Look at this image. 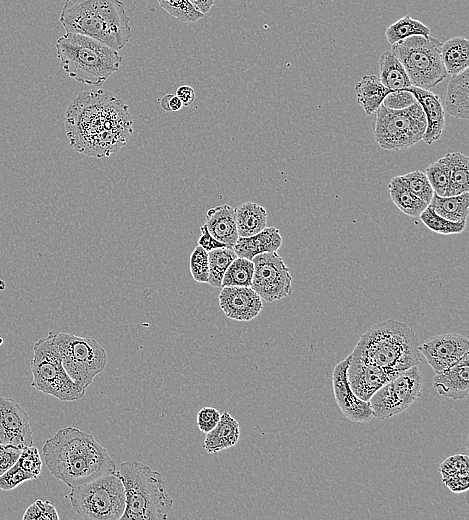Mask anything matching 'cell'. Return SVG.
I'll use <instances>...</instances> for the list:
<instances>
[{
	"mask_svg": "<svg viewBox=\"0 0 469 520\" xmlns=\"http://www.w3.org/2000/svg\"><path fill=\"white\" fill-rule=\"evenodd\" d=\"M64 369L81 388L87 389L107 364L106 350L92 337L50 331Z\"/></svg>",
	"mask_w": 469,
	"mask_h": 520,
	"instance_id": "8fae6325",
	"label": "cell"
},
{
	"mask_svg": "<svg viewBox=\"0 0 469 520\" xmlns=\"http://www.w3.org/2000/svg\"><path fill=\"white\" fill-rule=\"evenodd\" d=\"M433 387L443 397L459 400L469 392V353L454 365L435 373Z\"/></svg>",
	"mask_w": 469,
	"mask_h": 520,
	"instance_id": "d6986e66",
	"label": "cell"
},
{
	"mask_svg": "<svg viewBox=\"0 0 469 520\" xmlns=\"http://www.w3.org/2000/svg\"><path fill=\"white\" fill-rule=\"evenodd\" d=\"M65 498L85 520H119L125 509L124 486L117 470L71 487Z\"/></svg>",
	"mask_w": 469,
	"mask_h": 520,
	"instance_id": "52a82bcc",
	"label": "cell"
},
{
	"mask_svg": "<svg viewBox=\"0 0 469 520\" xmlns=\"http://www.w3.org/2000/svg\"><path fill=\"white\" fill-rule=\"evenodd\" d=\"M239 237H249L267 227V211L255 202L248 201L235 208Z\"/></svg>",
	"mask_w": 469,
	"mask_h": 520,
	"instance_id": "4316f807",
	"label": "cell"
},
{
	"mask_svg": "<svg viewBox=\"0 0 469 520\" xmlns=\"http://www.w3.org/2000/svg\"><path fill=\"white\" fill-rule=\"evenodd\" d=\"M441 42L432 36H412L392 44L391 52L403 65L412 86L430 90L447 72L440 55Z\"/></svg>",
	"mask_w": 469,
	"mask_h": 520,
	"instance_id": "ba28073f",
	"label": "cell"
},
{
	"mask_svg": "<svg viewBox=\"0 0 469 520\" xmlns=\"http://www.w3.org/2000/svg\"><path fill=\"white\" fill-rule=\"evenodd\" d=\"M440 55L447 74L456 75L469 66V40L456 36L441 43Z\"/></svg>",
	"mask_w": 469,
	"mask_h": 520,
	"instance_id": "484cf974",
	"label": "cell"
},
{
	"mask_svg": "<svg viewBox=\"0 0 469 520\" xmlns=\"http://www.w3.org/2000/svg\"><path fill=\"white\" fill-rule=\"evenodd\" d=\"M16 463L26 472L32 474L36 478L42 470V460L37 448L33 445L21 449L20 455Z\"/></svg>",
	"mask_w": 469,
	"mask_h": 520,
	"instance_id": "60d3db41",
	"label": "cell"
},
{
	"mask_svg": "<svg viewBox=\"0 0 469 520\" xmlns=\"http://www.w3.org/2000/svg\"><path fill=\"white\" fill-rule=\"evenodd\" d=\"M132 126L126 102L102 89L79 93L65 112L70 146L95 158L117 153L132 135Z\"/></svg>",
	"mask_w": 469,
	"mask_h": 520,
	"instance_id": "6da1fadb",
	"label": "cell"
},
{
	"mask_svg": "<svg viewBox=\"0 0 469 520\" xmlns=\"http://www.w3.org/2000/svg\"><path fill=\"white\" fill-rule=\"evenodd\" d=\"M356 101L367 115H371L381 106L385 96L391 92L375 75H364L355 84Z\"/></svg>",
	"mask_w": 469,
	"mask_h": 520,
	"instance_id": "d4e9b609",
	"label": "cell"
},
{
	"mask_svg": "<svg viewBox=\"0 0 469 520\" xmlns=\"http://www.w3.org/2000/svg\"><path fill=\"white\" fill-rule=\"evenodd\" d=\"M422 386L423 376L417 365L400 372L368 400L373 416L387 419L405 411L420 397Z\"/></svg>",
	"mask_w": 469,
	"mask_h": 520,
	"instance_id": "7c38bea8",
	"label": "cell"
},
{
	"mask_svg": "<svg viewBox=\"0 0 469 520\" xmlns=\"http://www.w3.org/2000/svg\"><path fill=\"white\" fill-rule=\"evenodd\" d=\"M190 273L194 281L207 283L209 277L208 252L197 246L190 255Z\"/></svg>",
	"mask_w": 469,
	"mask_h": 520,
	"instance_id": "f35d334b",
	"label": "cell"
},
{
	"mask_svg": "<svg viewBox=\"0 0 469 520\" xmlns=\"http://www.w3.org/2000/svg\"><path fill=\"white\" fill-rule=\"evenodd\" d=\"M221 413L214 407H203L197 414V426L203 433L211 431L220 420Z\"/></svg>",
	"mask_w": 469,
	"mask_h": 520,
	"instance_id": "f6af8a7d",
	"label": "cell"
},
{
	"mask_svg": "<svg viewBox=\"0 0 469 520\" xmlns=\"http://www.w3.org/2000/svg\"><path fill=\"white\" fill-rule=\"evenodd\" d=\"M2 342V339H0V343ZM1 345V344H0Z\"/></svg>",
	"mask_w": 469,
	"mask_h": 520,
	"instance_id": "f5cc1de1",
	"label": "cell"
},
{
	"mask_svg": "<svg viewBox=\"0 0 469 520\" xmlns=\"http://www.w3.org/2000/svg\"><path fill=\"white\" fill-rule=\"evenodd\" d=\"M0 445L19 449L33 445L29 416L12 398L0 397Z\"/></svg>",
	"mask_w": 469,
	"mask_h": 520,
	"instance_id": "2e32d148",
	"label": "cell"
},
{
	"mask_svg": "<svg viewBox=\"0 0 469 520\" xmlns=\"http://www.w3.org/2000/svg\"><path fill=\"white\" fill-rule=\"evenodd\" d=\"M282 245V237L276 227H265L249 237H238L233 249L238 257L252 260L258 254L277 251Z\"/></svg>",
	"mask_w": 469,
	"mask_h": 520,
	"instance_id": "7402d4cb",
	"label": "cell"
},
{
	"mask_svg": "<svg viewBox=\"0 0 469 520\" xmlns=\"http://www.w3.org/2000/svg\"><path fill=\"white\" fill-rule=\"evenodd\" d=\"M415 102L417 101L414 95L410 91L402 89L389 92L385 96L382 105L388 109L401 110L413 105Z\"/></svg>",
	"mask_w": 469,
	"mask_h": 520,
	"instance_id": "7bdbcfd3",
	"label": "cell"
},
{
	"mask_svg": "<svg viewBox=\"0 0 469 520\" xmlns=\"http://www.w3.org/2000/svg\"><path fill=\"white\" fill-rule=\"evenodd\" d=\"M205 225L208 231L227 248L234 247L239 237L235 208L228 204H222L208 209Z\"/></svg>",
	"mask_w": 469,
	"mask_h": 520,
	"instance_id": "44dd1931",
	"label": "cell"
},
{
	"mask_svg": "<svg viewBox=\"0 0 469 520\" xmlns=\"http://www.w3.org/2000/svg\"><path fill=\"white\" fill-rule=\"evenodd\" d=\"M218 296L223 313L236 321H250L257 317L263 304L260 296L251 287H221Z\"/></svg>",
	"mask_w": 469,
	"mask_h": 520,
	"instance_id": "e0dca14e",
	"label": "cell"
},
{
	"mask_svg": "<svg viewBox=\"0 0 469 520\" xmlns=\"http://www.w3.org/2000/svg\"><path fill=\"white\" fill-rule=\"evenodd\" d=\"M468 464V456L456 454L445 459L441 463L439 471L442 477H447L468 470Z\"/></svg>",
	"mask_w": 469,
	"mask_h": 520,
	"instance_id": "ee69618b",
	"label": "cell"
},
{
	"mask_svg": "<svg viewBox=\"0 0 469 520\" xmlns=\"http://www.w3.org/2000/svg\"><path fill=\"white\" fill-rule=\"evenodd\" d=\"M240 437L238 421L227 411L221 413L216 426L206 433L203 448L209 454L234 446Z\"/></svg>",
	"mask_w": 469,
	"mask_h": 520,
	"instance_id": "603a6c76",
	"label": "cell"
},
{
	"mask_svg": "<svg viewBox=\"0 0 469 520\" xmlns=\"http://www.w3.org/2000/svg\"><path fill=\"white\" fill-rule=\"evenodd\" d=\"M418 339L407 324L387 319L361 334L352 355L398 375L421 360Z\"/></svg>",
	"mask_w": 469,
	"mask_h": 520,
	"instance_id": "277c9868",
	"label": "cell"
},
{
	"mask_svg": "<svg viewBox=\"0 0 469 520\" xmlns=\"http://www.w3.org/2000/svg\"><path fill=\"white\" fill-rule=\"evenodd\" d=\"M440 216L454 222L466 221L469 213V192L454 196L433 194L428 204Z\"/></svg>",
	"mask_w": 469,
	"mask_h": 520,
	"instance_id": "4dcf8cb0",
	"label": "cell"
},
{
	"mask_svg": "<svg viewBox=\"0 0 469 520\" xmlns=\"http://www.w3.org/2000/svg\"><path fill=\"white\" fill-rule=\"evenodd\" d=\"M430 28L419 20L406 15L387 27L385 36L392 45L412 36H429Z\"/></svg>",
	"mask_w": 469,
	"mask_h": 520,
	"instance_id": "1f68e13d",
	"label": "cell"
},
{
	"mask_svg": "<svg viewBox=\"0 0 469 520\" xmlns=\"http://www.w3.org/2000/svg\"><path fill=\"white\" fill-rule=\"evenodd\" d=\"M23 520H59L58 512L49 501L36 500L25 511Z\"/></svg>",
	"mask_w": 469,
	"mask_h": 520,
	"instance_id": "ab89813d",
	"label": "cell"
},
{
	"mask_svg": "<svg viewBox=\"0 0 469 520\" xmlns=\"http://www.w3.org/2000/svg\"><path fill=\"white\" fill-rule=\"evenodd\" d=\"M444 157L448 167V185L444 196L469 192V158L460 152H450Z\"/></svg>",
	"mask_w": 469,
	"mask_h": 520,
	"instance_id": "83f0119b",
	"label": "cell"
},
{
	"mask_svg": "<svg viewBox=\"0 0 469 520\" xmlns=\"http://www.w3.org/2000/svg\"><path fill=\"white\" fill-rule=\"evenodd\" d=\"M372 123L373 136L384 150H405L422 140L426 118L418 102L401 109H388L381 104Z\"/></svg>",
	"mask_w": 469,
	"mask_h": 520,
	"instance_id": "30bf717a",
	"label": "cell"
},
{
	"mask_svg": "<svg viewBox=\"0 0 469 520\" xmlns=\"http://www.w3.org/2000/svg\"><path fill=\"white\" fill-rule=\"evenodd\" d=\"M410 91L416 101L421 106L425 118H426V129L422 140L431 145L437 141L445 126V115L443 104L438 95L434 94L430 90L421 89L415 86L406 88Z\"/></svg>",
	"mask_w": 469,
	"mask_h": 520,
	"instance_id": "ffe728a7",
	"label": "cell"
},
{
	"mask_svg": "<svg viewBox=\"0 0 469 520\" xmlns=\"http://www.w3.org/2000/svg\"><path fill=\"white\" fill-rule=\"evenodd\" d=\"M125 492V509L120 519H166L173 499L166 489L163 475L138 460L120 464L117 471Z\"/></svg>",
	"mask_w": 469,
	"mask_h": 520,
	"instance_id": "8992f818",
	"label": "cell"
},
{
	"mask_svg": "<svg viewBox=\"0 0 469 520\" xmlns=\"http://www.w3.org/2000/svg\"><path fill=\"white\" fill-rule=\"evenodd\" d=\"M59 21L67 33L93 38L117 51L132 37L130 18L120 0H65Z\"/></svg>",
	"mask_w": 469,
	"mask_h": 520,
	"instance_id": "3957f363",
	"label": "cell"
},
{
	"mask_svg": "<svg viewBox=\"0 0 469 520\" xmlns=\"http://www.w3.org/2000/svg\"><path fill=\"white\" fill-rule=\"evenodd\" d=\"M427 179L435 194L444 196L448 185V167L445 157L430 164L425 171Z\"/></svg>",
	"mask_w": 469,
	"mask_h": 520,
	"instance_id": "8d00e7d4",
	"label": "cell"
},
{
	"mask_svg": "<svg viewBox=\"0 0 469 520\" xmlns=\"http://www.w3.org/2000/svg\"><path fill=\"white\" fill-rule=\"evenodd\" d=\"M418 350L435 373L456 364L469 351V340L458 333H444L427 339Z\"/></svg>",
	"mask_w": 469,
	"mask_h": 520,
	"instance_id": "5bb4252c",
	"label": "cell"
},
{
	"mask_svg": "<svg viewBox=\"0 0 469 520\" xmlns=\"http://www.w3.org/2000/svg\"><path fill=\"white\" fill-rule=\"evenodd\" d=\"M35 476L23 470L17 463L0 476V489L10 491L25 481L34 480Z\"/></svg>",
	"mask_w": 469,
	"mask_h": 520,
	"instance_id": "b9f144b4",
	"label": "cell"
},
{
	"mask_svg": "<svg viewBox=\"0 0 469 520\" xmlns=\"http://www.w3.org/2000/svg\"><path fill=\"white\" fill-rule=\"evenodd\" d=\"M50 473L70 488L116 471L106 448L75 427L59 429L42 446Z\"/></svg>",
	"mask_w": 469,
	"mask_h": 520,
	"instance_id": "7a4b0ae2",
	"label": "cell"
},
{
	"mask_svg": "<svg viewBox=\"0 0 469 520\" xmlns=\"http://www.w3.org/2000/svg\"><path fill=\"white\" fill-rule=\"evenodd\" d=\"M237 257L233 248H218L208 252L209 277L208 284L221 288L225 271Z\"/></svg>",
	"mask_w": 469,
	"mask_h": 520,
	"instance_id": "d6a6232c",
	"label": "cell"
},
{
	"mask_svg": "<svg viewBox=\"0 0 469 520\" xmlns=\"http://www.w3.org/2000/svg\"><path fill=\"white\" fill-rule=\"evenodd\" d=\"M410 191L419 199L429 204L434 191L424 172L415 170L403 175Z\"/></svg>",
	"mask_w": 469,
	"mask_h": 520,
	"instance_id": "74e56055",
	"label": "cell"
},
{
	"mask_svg": "<svg viewBox=\"0 0 469 520\" xmlns=\"http://www.w3.org/2000/svg\"><path fill=\"white\" fill-rule=\"evenodd\" d=\"M60 64L76 82L101 86L116 73L123 61L117 50L93 38L65 33L56 41Z\"/></svg>",
	"mask_w": 469,
	"mask_h": 520,
	"instance_id": "5b68a950",
	"label": "cell"
},
{
	"mask_svg": "<svg viewBox=\"0 0 469 520\" xmlns=\"http://www.w3.org/2000/svg\"><path fill=\"white\" fill-rule=\"evenodd\" d=\"M254 273L251 288L262 300L274 302L292 293V276L282 257L265 252L252 258Z\"/></svg>",
	"mask_w": 469,
	"mask_h": 520,
	"instance_id": "4fadbf2b",
	"label": "cell"
},
{
	"mask_svg": "<svg viewBox=\"0 0 469 520\" xmlns=\"http://www.w3.org/2000/svg\"><path fill=\"white\" fill-rule=\"evenodd\" d=\"M175 95L179 98L183 106H189L195 100V91L189 85L179 86L176 90Z\"/></svg>",
	"mask_w": 469,
	"mask_h": 520,
	"instance_id": "f907efd6",
	"label": "cell"
},
{
	"mask_svg": "<svg viewBox=\"0 0 469 520\" xmlns=\"http://www.w3.org/2000/svg\"><path fill=\"white\" fill-rule=\"evenodd\" d=\"M468 472L469 470H466L451 476L442 477V481L452 492H464L469 486Z\"/></svg>",
	"mask_w": 469,
	"mask_h": 520,
	"instance_id": "bcb514c9",
	"label": "cell"
},
{
	"mask_svg": "<svg viewBox=\"0 0 469 520\" xmlns=\"http://www.w3.org/2000/svg\"><path fill=\"white\" fill-rule=\"evenodd\" d=\"M388 191L395 206L410 217H418L428 206L410 191L403 175L395 176L390 180Z\"/></svg>",
	"mask_w": 469,
	"mask_h": 520,
	"instance_id": "f1b7e54d",
	"label": "cell"
},
{
	"mask_svg": "<svg viewBox=\"0 0 469 520\" xmlns=\"http://www.w3.org/2000/svg\"><path fill=\"white\" fill-rule=\"evenodd\" d=\"M20 452L17 447L0 445V476L16 463Z\"/></svg>",
	"mask_w": 469,
	"mask_h": 520,
	"instance_id": "7dc6e473",
	"label": "cell"
},
{
	"mask_svg": "<svg viewBox=\"0 0 469 520\" xmlns=\"http://www.w3.org/2000/svg\"><path fill=\"white\" fill-rule=\"evenodd\" d=\"M396 375L351 354L347 380L352 391L362 400L370 397Z\"/></svg>",
	"mask_w": 469,
	"mask_h": 520,
	"instance_id": "ac0fdd59",
	"label": "cell"
},
{
	"mask_svg": "<svg viewBox=\"0 0 469 520\" xmlns=\"http://www.w3.org/2000/svg\"><path fill=\"white\" fill-rule=\"evenodd\" d=\"M445 108L457 119H469V68L451 76L447 84Z\"/></svg>",
	"mask_w": 469,
	"mask_h": 520,
	"instance_id": "cb8c5ba5",
	"label": "cell"
},
{
	"mask_svg": "<svg viewBox=\"0 0 469 520\" xmlns=\"http://www.w3.org/2000/svg\"><path fill=\"white\" fill-rule=\"evenodd\" d=\"M351 354L338 362L332 372V387L335 402L342 414L350 421L364 423L374 416L369 401L360 399L351 389L347 380V367Z\"/></svg>",
	"mask_w": 469,
	"mask_h": 520,
	"instance_id": "9a60e30c",
	"label": "cell"
},
{
	"mask_svg": "<svg viewBox=\"0 0 469 520\" xmlns=\"http://www.w3.org/2000/svg\"><path fill=\"white\" fill-rule=\"evenodd\" d=\"M418 217L428 229L438 234H460L466 227V221H450L438 215L430 205H428Z\"/></svg>",
	"mask_w": 469,
	"mask_h": 520,
	"instance_id": "e575fe53",
	"label": "cell"
},
{
	"mask_svg": "<svg viewBox=\"0 0 469 520\" xmlns=\"http://www.w3.org/2000/svg\"><path fill=\"white\" fill-rule=\"evenodd\" d=\"M160 106L163 110L168 112H177L183 105L175 94H166L160 100Z\"/></svg>",
	"mask_w": 469,
	"mask_h": 520,
	"instance_id": "681fc988",
	"label": "cell"
},
{
	"mask_svg": "<svg viewBox=\"0 0 469 520\" xmlns=\"http://www.w3.org/2000/svg\"><path fill=\"white\" fill-rule=\"evenodd\" d=\"M379 72L381 83L391 91L412 86L403 65L391 51H385L380 55Z\"/></svg>",
	"mask_w": 469,
	"mask_h": 520,
	"instance_id": "f546056e",
	"label": "cell"
},
{
	"mask_svg": "<svg viewBox=\"0 0 469 520\" xmlns=\"http://www.w3.org/2000/svg\"><path fill=\"white\" fill-rule=\"evenodd\" d=\"M170 16L184 23H195L204 15L189 0H156Z\"/></svg>",
	"mask_w": 469,
	"mask_h": 520,
	"instance_id": "d590c367",
	"label": "cell"
},
{
	"mask_svg": "<svg viewBox=\"0 0 469 520\" xmlns=\"http://www.w3.org/2000/svg\"><path fill=\"white\" fill-rule=\"evenodd\" d=\"M198 245L205 249L207 252L226 247L222 242L217 240L207 229L206 225L203 224L200 227V237L198 238Z\"/></svg>",
	"mask_w": 469,
	"mask_h": 520,
	"instance_id": "c3c4849f",
	"label": "cell"
},
{
	"mask_svg": "<svg viewBox=\"0 0 469 520\" xmlns=\"http://www.w3.org/2000/svg\"><path fill=\"white\" fill-rule=\"evenodd\" d=\"M30 367L31 386L38 391L61 401H76L84 396L86 390L77 385L64 369L51 332L34 343Z\"/></svg>",
	"mask_w": 469,
	"mask_h": 520,
	"instance_id": "9c48e42d",
	"label": "cell"
},
{
	"mask_svg": "<svg viewBox=\"0 0 469 520\" xmlns=\"http://www.w3.org/2000/svg\"><path fill=\"white\" fill-rule=\"evenodd\" d=\"M253 273L254 264L252 260L237 256L225 271L221 287H251Z\"/></svg>",
	"mask_w": 469,
	"mask_h": 520,
	"instance_id": "836d02e7",
	"label": "cell"
},
{
	"mask_svg": "<svg viewBox=\"0 0 469 520\" xmlns=\"http://www.w3.org/2000/svg\"><path fill=\"white\" fill-rule=\"evenodd\" d=\"M189 2L203 15L207 14L214 5V0H189Z\"/></svg>",
	"mask_w": 469,
	"mask_h": 520,
	"instance_id": "816d5d0a",
	"label": "cell"
}]
</instances>
